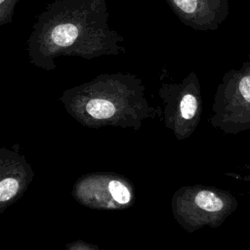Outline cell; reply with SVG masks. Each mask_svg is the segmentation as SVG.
<instances>
[{"mask_svg":"<svg viewBox=\"0 0 250 250\" xmlns=\"http://www.w3.org/2000/svg\"><path fill=\"white\" fill-rule=\"evenodd\" d=\"M78 36V29L72 23H62L57 25L52 31V39L59 46L71 45Z\"/></svg>","mask_w":250,"mask_h":250,"instance_id":"obj_1","label":"cell"},{"mask_svg":"<svg viewBox=\"0 0 250 250\" xmlns=\"http://www.w3.org/2000/svg\"><path fill=\"white\" fill-rule=\"evenodd\" d=\"M87 112L96 119H106L115 113L114 104L106 100L94 99L86 104Z\"/></svg>","mask_w":250,"mask_h":250,"instance_id":"obj_2","label":"cell"},{"mask_svg":"<svg viewBox=\"0 0 250 250\" xmlns=\"http://www.w3.org/2000/svg\"><path fill=\"white\" fill-rule=\"evenodd\" d=\"M195 203L205 211L216 212L223 208L224 203L220 197L209 190H201L195 196Z\"/></svg>","mask_w":250,"mask_h":250,"instance_id":"obj_3","label":"cell"},{"mask_svg":"<svg viewBox=\"0 0 250 250\" xmlns=\"http://www.w3.org/2000/svg\"><path fill=\"white\" fill-rule=\"evenodd\" d=\"M108 189L113 199L120 204H125L130 200V191L128 188L118 181H111L108 184Z\"/></svg>","mask_w":250,"mask_h":250,"instance_id":"obj_4","label":"cell"},{"mask_svg":"<svg viewBox=\"0 0 250 250\" xmlns=\"http://www.w3.org/2000/svg\"><path fill=\"white\" fill-rule=\"evenodd\" d=\"M19 189V183L14 178H6L0 183V201L4 202L16 195Z\"/></svg>","mask_w":250,"mask_h":250,"instance_id":"obj_5","label":"cell"},{"mask_svg":"<svg viewBox=\"0 0 250 250\" xmlns=\"http://www.w3.org/2000/svg\"><path fill=\"white\" fill-rule=\"evenodd\" d=\"M181 114L185 119H191L196 111L197 108V101L193 95L187 94L182 99L181 104Z\"/></svg>","mask_w":250,"mask_h":250,"instance_id":"obj_6","label":"cell"},{"mask_svg":"<svg viewBox=\"0 0 250 250\" xmlns=\"http://www.w3.org/2000/svg\"><path fill=\"white\" fill-rule=\"evenodd\" d=\"M175 4L184 12L193 13L197 7V0H174Z\"/></svg>","mask_w":250,"mask_h":250,"instance_id":"obj_7","label":"cell"},{"mask_svg":"<svg viewBox=\"0 0 250 250\" xmlns=\"http://www.w3.org/2000/svg\"><path fill=\"white\" fill-rule=\"evenodd\" d=\"M0 2H1V3H3V2H4V0H0Z\"/></svg>","mask_w":250,"mask_h":250,"instance_id":"obj_8","label":"cell"}]
</instances>
